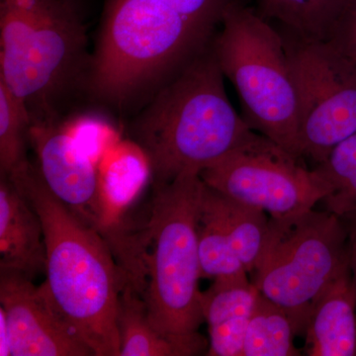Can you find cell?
<instances>
[{
	"instance_id": "cell-1",
	"label": "cell",
	"mask_w": 356,
	"mask_h": 356,
	"mask_svg": "<svg viewBox=\"0 0 356 356\" xmlns=\"http://www.w3.org/2000/svg\"><path fill=\"white\" fill-rule=\"evenodd\" d=\"M6 177L41 220L44 283L58 311L95 356H120L117 317L130 281L108 243L49 191L37 165L28 161Z\"/></svg>"
},
{
	"instance_id": "cell-2",
	"label": "cell",
	"mask_w": 356,
	"mask_h": 356,
	"mask_svg": "<svg viewBox=\"0 0 356 356\" xmlns=\"http://www.w3.org/2000/svg\"><path fill=\"white\" fill-rule=\"evenodd\" d=\"M224 79L211 42L156 89L134 121L154 186L200 173L254 133L229 102Z\"/></svg>"
},
{
	"instance_id": "cell-3",
	"label": "cell",
	"mask_w": 356,
	"mask_h": 356,
	"mask_svg": "<svg viewBox=\"0 0 356 356\" xmlns=\"http://www.w3.org/2000/svg\"><path fill=\"white\" fill-rule=\"evenodd\" d=\"M215 34L159 0H105L83 89L95 102L125 108L177 74Z\"/></svg>"
},
{
	"instance_id": "cell-4",
	"label": "cell",
	"mask_w": 356,
	"mask_h": 356,
	"mask_svg": "<svg viewBox=\"0 0 356 356\" xmlns=\"http://www.w3.org/2000/svg\"><path fill=\"white\" fill-rule=\"evenodd\" d=\"M89 60L83 15L64 0H0V81L31 123L60 120Z\"/></svg>"
},
{
	"instance_id": "cell-5",
	"label": "cell",
	"mask_w": 356,
	"mask_h": 356,
	"mask_svg": "<svg viewBox=\"0 0 356 356\" xmlns=\"http://www.w3.org/2000/svg\"><path fill=\"white\" fill-rule=\"evenodd\" d=\"M204 186L196 172L154 186L151 217L140 235L147 267L143 298L147 317L168 336L195 334L204 322L198 248Z\"/></svg>"
},
{
	"instance_id": "cell-6",
	"label": "cell",
	"mask_w": 356,
	"mask_h": 356,
	"mask_svg": "<svg viewBox=\"0 0 356 356\" xmlns=\"http://www.w3.org/2000/svg\"><path fill=\"white\" fill-rule=\"evenodd\" d=\"M212 44L222 74L236 88L248 126L303 159L296 88L280 29L254 6L233 0Z\"/></svg>"
},
{
	"instance_id": "cell-7",
	"label": "cell",
	"mask_w": 356,
	"mask_h": 356,
	"mask_svg": "<svg viewBox=\"0 0 356 356\" xmlns=\"http://www.w3.org/2000/svg\"><path fill=\"white\" fill-rule=\"evenodd\" d=\"M270 221L268 245L254 283L286 311L297 337H304L314 304L350 264L348 231L343 218L315 208Z\"/></svg>"
},
{
	"instance_id": "cell-8",
	"label": "cell",
	"mask_w": 356,
	"mask_h": 356,
	"mask_svg": "<svg viewBox=\"0 0 356 356\" xmlns=\"http://www.w3.org/2000/svg\"><path fill=\"white\" fill-rule=\"evenodd\" d=\"M276 27L296 88L300 154L317 166L356 134V70L325 42Z\"/></svg>"
},
{
	"instance_id": "cell-9",
	"label": "cell",
	"mask_w": 356,
	"mask_h": 356,
	"mask_svg": "<svg viewBox=\"0 0 356 356\" xmlns=\"http://www.w3.org/2000/svg\"><path fill=\"white\" fill-rule=\"evenodd\" d=\"M304 161L254 132L199 175L214 191L264 211L271 219H284L314 209L329 192L317 168Z\"/></svg>"
},
{
	"instance_id": "cell-10",
	"label": "cell",
	"mask_w": 356,
	"mask_h": 356,
	"mask_svg": "<svg viewBox=\"0 0 356 356\" xmlns=\"http://www.w3.org/2000/svg\"><path fill=\"white\" fill-rule=\"evenodd\" d=\"M29 143L49 191L100 234L124 270L139 273L144 266L140 236L128 234L110 208L95 159L77 145L60 120L33 122Z\"/></svg>"
},
{
	"instance_id": "cell-11",
	"label": "cell",
	"mask_w": 356,
	"mask_h": 356,
	"mask_svg": "<svg viewBox=\"0 0 356 356\" xmlns=\"http://www.w3.org/2000/svg\"><path fill=\"white\" fill-rule=\"evenodd\" d=\"M0 308L9 329L10 356H95L51 299L46 283L0 270Z\"/></svg>"
},
{
	"instance_id": "cell-12",
	"label": "cell",
	"mask_w": 356,
	"mask_h": 356,
	"mask_svg": "<svg viewBox=\"0 0 356 356\" xmlns=\"http://www.w3.org/2000/svg\"><path fill=\"white\" fill-rule=\"evenodd\" d=\"M259 290L248 273L215 280L202 291L201 305L209 334V356H243L245 334Z\"/></svg>"
},
{
	"instance_id": "cell-13",
	"label": "cell",
	"mask_w": 356,
	"mask_h": 356,
	"mask_svg": "<svg viewBox=\"0 0 356 356\" xmlns=\"http://www.w3.org/2000/svg\"><path fill=\"white\" fill-rule=\"evenodd\" d=\"M0 270L18 271L32 280L46 273L41 220L6 177H0Z\"/></svg>"
},
{
	"instance_id": "cell-14",
	"label": "cell",
	"mask_w": 356,
	"mask_h": 356,
	"mask_svg": "<svg viewBox=\"0 0 356 356\" xmlns=\"http://www.w3.org/2000/svg\"><path fill=\"white\" fill-rule=\"evenodd\" d=\"M304 337L308 355H356V294L350 264L314 304Z\"/></svg>"
},
{
	"instance_id": "cell-15",
	"label": "cell",
	"mask_w": 356,
	"mask_h": 356,
	"mask_svg": "<svg viewBox=\"0 0 356 356\" xmlns=\"http://www.w3.org/2000/svg\"><path fill=\"white\" fill-rule=\"evenodd\" d=\"M140 293L128 284L119 302L120 356H193L207 355L209 343L199 332L168 336L149 322Z\"/></svg>"
},
{
	"instance_id": "cell-16",
	"label": "cell",
	"mask_w": 356,
	"mask_h": 356,
	"mask_svg": "<svg viewBox=\"0 0 356 356\" xmlns=\"http://www.w3.org/2000/svg\"><path fill=\"white\" fill-rule=\"evenodd\" d=\"M201 209L228 236L248 273L261 266L270 236V217L264 211L238 202L208 185L204 186Z\"/></svg>"
},
{
	"instance_id": "cell-17",
	"label": "cell",
	"mask_w": 356,
	"mask_h": 356,
	"mask_svg": "<svg viewBox=\"0 0 356 356\" xmlns=\"http://www.w3.org/2000/svg\"><path fill=\"white\" fill-rule=\"evenodd\" d=\"M259 15L305 38L324 41L346 0H254Z\"/></svg>"
},
{
	"instance_id": "cell-18",
	"label": "cell",
	"mask_w": 356,
	"mask_h": 356,
	"mask_svg": "<svg viewBox=\"0 0 356 356\" xmlns=\"http://www.w3.org/2000/svg\"><path fill=\"white\" fill-rule=\"evenodd\" d=\"M297 337L284 309L259 293L243 343V356H297Z\"/></svg>"
},
{
	"instance_id": "cell-19",
	"label": "cell",
	"mask_w": 356,
	"mask_h": 356,
	"mask_svg": "<svg viewBox=\"0 0 356 356\" xmlns=\"http://www.w3.org/2000/svg\"><path fill=\"white\" fill-rule=\"evenodd\" d=\"M329 192L322 201L325 209L337 216L356 211V134L334 147L317 166Z\"/></svg>"
},
{
	"instance_id": "cell-20",
	"label": "cell",
	"mask_w": 356,
	"mask_h": 356,
	"mask_svg": "<svg viewBox=\"0 0 356 356\" xmlns=\"http://www.w3.org/2000/svg\"><path fill=\"white\" fill-rule=\"evenodd\" d=\"M31 125L27 110L0 81V175L24 165Z\"/></svg>"
},
{
	"instance_id": "cell-21",
	"label": "cell",
	"mask_w": 356,
	"mask_h": 356,
	"mask_svg": "<svg viewBox=\"0 0 356 356\" xmlns=\"http://www.w3.org/2000/svg\"><path fill=\"white\" fill-rule=\"evenodd\" d=\"M198 248L203 278L215 280L248 273L232 247L228 236L209 215L201 209V205Z\"/></svg>"
},
{
	"instance_id": "cell-22",
	"label": "cell",
	"mask_w": 356,
	"mask_h": 356,
	"mask_svg": "<svg viewBox=\"0 0 356 356\" xmlns=\"http://www.w3.org/2000/svg\"><path fill=\"white\" fill-rule=\"evenodd\" d=\"M324 42L356 70V0H346Z\"/></svg>"
},
{
	"instance_id": "cell-23",
	"label": "cell",
	"mask_w": 356,
	"mask_h": 356,
	"mask_svg": "<svg viewBox=\"0 0 356 356\" xmlns=\"http://www.w3.org/2000/svg\"><path fill=\"white\" fill-rule=\"evenodd\" d=\"M208 31L216 33L233 0H159Z\"/></svg>"
},
{
	"instance_id": "cell-24",
	"label": "cell",
	"mask_w": 356,
	"mask_h": 356,
	"mask_svg": "<svg viewBox=\"0 0 356 356\" xmlns=\"http://www.w3.org/2000/svg\"><path fill=\"white\" fill-rule=\"evenodd\" d=\"M341 218L348 231V261H350L351 277H353V287L356 294V211L348 213Z\"/></svg>"
},
{
	"instance_id": "cell-25",
	"label": "cell",
	"mask_w": 356,
	"mask_h": 356,
	"mask_svg": "<svg viewBox=\"0 0 356 356\" xmlns=\"http://www.w3.org/2000/svg\"><path fill=\"white\" fill-rule=\"evenodd\" d=\"M10 355L9 346V329L7 324L6 313L0 308V356Z\"/></svg>"
},
{
	"instance_id": "cell-26",
	"label": "cell",
	"mask_w": 356,
	"mask_h": 356,
	"mask_svg": "<svg viewBox=\"0 0 356 356\" xmlns=\"http://www.w3.org/2000/svg\"><path fill=\"white\" fill-rule=\"evenodd\" d=\"M64 1L83 15L84 4L88 0H64Z\"/></svg>"
}]
</instances>
